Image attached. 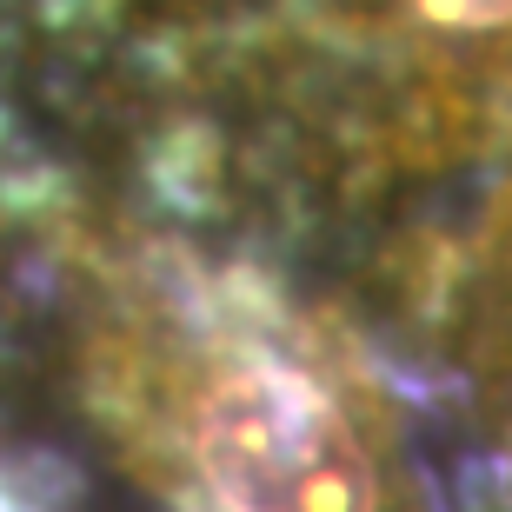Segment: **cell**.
Instances as JSON below:
<instances>
[{
  "label": "cell",
  "instance_id": "1",
  "mask_svg": "<svg viewBox=\"0 0 512 512\" xmlns=\"http://www.w3.org/2000/svg\"><path fill=\"white\" fill-rule=\"evenodd\" d=\"M40 40L94 120L173 187H306L326 107L373 67L419 107L512 87V0H40Z\"/></svg>",
  "mask_w": 512,
  "mask_h": 512
},
{
  "label": "cell",
  "instance_id": "2",
  "mask_svg": "<svg viewBox=\"0 0 512 512\" xmlns=\"http://www.w3.org/2000/svg\"><path fill=\"white\" fill-rule=\"evenodd\" d=\"M193 466L220 512H380V473L333 386L233 346L193 393Z\"/></svg>",
  "mask_w": 512,
  "mask_h": 512
},
{
  "label": "cell",
  "instance_id": "3",
  "mask_svg": "<svg viewBox=\"0 0 512 512\" xmlns=\"http://www.w3.org/2000/svg\"><path fill=\"white\" fill-rule=\"evenodd\" d=\"M506 220H512V213H506Z\"/></svg>",
  "mask_w": 512,
  "mask_h": 512
}]
</instances>
